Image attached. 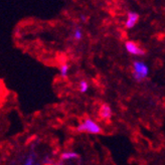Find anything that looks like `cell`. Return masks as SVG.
I'll return each mask as SVG.
<instances>
[{"mask_svg":"<svg viewBox=\"0 0 165 165\" xmlns=\"http://www.w3.org/2000/svg\"><path fill=\"white\" fill-rule=\"evenodd\" d=\"M68 70H70V67H68V65H67V63H63V65H60V76H62L63 78H67L68 77Z\"/></svg>","mask_w":165,"mask_h":165,"instance_id":"obj_7","label":"cell"},{"mask_svg":"<svg viewBox=\"0 0 165 165\" xmlns=\"http://www.w3.org/2000/svg\"><path fill=\"white\" fill-rule=\"evenodd\" d=\"M77 130L79 132H85V133L90 134H100L102 133V129L101 127L96 123L95 121L90 118H86L80 125L78 126Z\"/></svg>","mask_w":165,"mask_h":165,"instance_id":"obj_1","label":"cell"},{"mask_svg":"<svg viewBox=\"0 0 165 165\" xmlns=\"http://www.w3.org/2000/svg\"><path fill=\"white\" fill-rule=\"evenodd\" d=\"M138 18H139L138 14L134 13V12H130L128 14V18H127V21H126L127 28H132L136 24V22L138 21Z\"/></svg>","mask_w":165,"mask_h":165,"instance_id":"obj_5","label":"cell"},{"mask_svg":"<svg viewBox=\"0 0 165 165\" xmlns=\"http://www.w3.org/2000/svg\"><path fill=\"white\" fill-rule=\"evenodd\" d=\"M126 49L132 55H141L144 54L143 50H142L141 49H139L138 45H137L135 42H133V41H127L126 42Z\"/></svg>","mask_w":165,"mask_h":165,"instance_id":"obj_3","label":"cell"},{"mask_svg":"<svg viewBox=\"0 0 165 165\" xmlns=\"http://www.w3.org/2000/svg\"><path fill=\"white\" fill-rule=\"evenodd\" d=\"M147 73H148V68L143 63H134V77L137 80H141L142 78L146 77Z\"/></svg>","mask_w":165,"mask_h":165,"instance_id":"obj_2","label":"cell"},{"mask_svg":"<svg viewBox=\"0 0 165 165\" xmlns=\"http://www.w3.org/2000/svg\"><path fill=\"white\" fill-rule=\"evenodd\" d=\"M89 90V84L86 82V81H82L80 83V92L86 93Z\"/></svg>","mask_w":165,"mask_h":165,"instance_id":"obj_10","label":"cell"},{"mask_svg":"<svg viewBox=\"0 0 165 165\" xmlns=\"http://www.w3.org/2000/svg\"><path fill=\"white\" fill-rule=\"evenodd\" d=\"M34 164H35V155L33 153H31L26 158V160H25L23 165H34Z\"/></svg>","mask_w":165,"mask_h":165,"instance_id":"obj_8","label":"cell"},{"mask_svg":"<svg viewBox=\"0 0 165 165\" xmlns=\"http://www.w3.org/2000/svg\"><path fill=\"white\" fill-rule=\"evenodd\" d=\"M44 165H47V164H44ZM50 165H52V164H50Z\"/></svg>","mask_w":165,"mask_h":165,"instance_id":"obj_11","label":"cell"},{"mask_svg":"<svg viewBox=\"0 0 165 165\" xmlns=\"http://www.w3.org/2000/svg\"><path fill=\"white\" fill-rule=\"evenodd\" d=\"M83 37V31L81 30V28H76L75 31H73V39L76 40H81Z\"/></svg>","mask_w":165,"mask_h":165,"instance_id":"obj_9","label":"cell"},{"mask_svg":"<svg viewBox=\"0 0 165 165\" xmlns=\"http://www.w3.org/2000/svg\"><path fill=\"white\" fill-rule=\"evenodd\" d=\"M99 114H100L101 118L104 119V120H106V119H110L112 116V110H111L110 106L107 105V104L102 105V107L100 108Z\"/></svg>","mask_w":165,"mask_h":165,"instance_id":"obj_4","label":"cell"},{"mask_svg":"<svg viewBox=\"0 0 165 165\" xmlns=\"http://www.w3.org/2000/svg\"><path fill=\"white\" fill-rule=\"evenodd\" d=\"M76 158H79V154L76 153V152H65V153L62 154V156H60V159L62 160H72V159H76Z\"/></svg>","mask_w":165,"mask_h":165,"instance_id":"obj_6","label":"cell"}]
</instances>
